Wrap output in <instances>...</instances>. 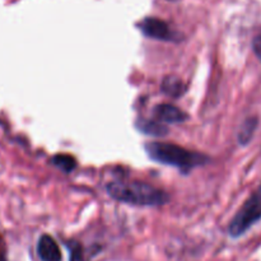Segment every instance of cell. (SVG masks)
Wrapping results in <instances>:
<instances>
[{"instance_id": "obj_1", "label": "cell", "mask_w": 261, "mask_h": 261, "mask_svg": "<svg viewBox=\"0 0 261 261\" xmlns=\"http://www.w3.org/2000/svg\"><path fill=\"white\" fill-rule=\"evenodd\" d=\"M106 190L115 200L137 206H158L170 200L163 190L140 181H112Z\"/></svg>"}, {"instance_id": "obj_2", "label": "cell", "mask_w": 261, "mask_h": 261, "mask_svg": "<svg viewBox=\"0 0 261 261\" xmlns=\"http://www.w3.org/2000/svg\"><path fill=\"white\" fill-rule=\"evenodd\" d=\"M148 157L161 165L176 167L181 171H191L193 168L205 165L209 162L206 155L196 152H190L180 145L171 143L152 142L144 145Z\"/></svg>"}, {"instance_id": "obj_3", "label": "cell", "mask_w": 261, "mask_h": 261, "mask_svg": "<svg viewBox=\"0 0 261 261\" xmlns=\"http://www.w3.org/2000/svg\"><path fill=\"white\" fill-rule=\"evenodd\" d=\"M261 219V188L257 189L237 212L234 218L229 223V236L237 239L246 233L255 223Z\"/></svg>"}, {"instance_id": "obj_4", "label": "cell", "mask_w": 261, "mask_h": 261, "mask_svg": "<svg viewBox=\"0 0 261 261\" xmlns=\"http://www.w3.org/2000/svg\"><path fill=\"white\" fill-rule=\"evenodd\" d=\"M139 30L147 37L154 38L161 41H173L176 40V35L172 32L167 23L158 18L148 17L143 19L139 24Z\"/></svg>"}, {"instance_id": "obj_5", "label": "cell", "mask_w": 261, "mask_h": 261, "mask_svg": "<svg viewBox=\"0 0 261 261\" xmlns=\"http://www.w3.org/2000/svg\"><path fill=\"white\" fill-rule=\"evenodd\" d=\"M153 117L158 121L168 122V124H178V122H184L189 119L186 112L170 103L157 105L153 109Z\"/></svg>"}, {"instance_id": "obj_6", "label": "cell", "mask_w": 261, "mask_h": 261, "mask_svg": "<svg viewBox=\"0 0 261 261\" xmlns=\"http://www.w3.org/2000/svg\"><path fill=\"white\" fill-rule=\"evenodd\" d=\"M37 254L42 261H61L60 247L48 234H43L38 240Z\"/></svg>"}, {"instance_id": "obj_7", "label": "cell", "mask_w": 261, "mask_h": 261, "mask_svg": "<svg viewBox=\"0 0 261 261\" xmlns=\"http://www.w3.org/2000/svg\"><path fill=\"white\" fill-rule=\"evenodd\" d=\"M137 129L148 137L162 138L168 134V127L158 120H138Z\"/></svg>"}, {"instance_id": "obj_8", "label": "cell", "mask_w": 261, "mask_h": 261, "mask_svg": "<svg viewBox=\"0 0 261 261\" xmlns=\"http://www.w3.org/2000/svg\"><path fill=\"white\" fill-rule=\"evenodd\" d=\"M161 89L165 94H167L168 97H173V98H177V97L182 96L186 92V86L184 84V82L181 81L177 76H166L162 82V86Z\"/></svg>"}, {"instance_id": "obj_9", "label": "cell", "mask_w": 261, "mask_h": 261, "mask_svg": "<svg viewBox=\"0 0 261 261\" xmlns=\"http://www.w3.org/2000/svg\"><path fill=\"white\" fill-rule=\"evenodd\" d=\"M256 126H257V120L255 119V117L254 119H247L246 121L242 124L241 129H240L239 132V137H237L239 138L240 144L246 145L247 143H250L255 130H256Z\"/></svg>"}, {"instance_id": "obj_10", "label": "cell", "mask_w": 261, "mask_h": 261, "mask_svg": "<svg viewBox=\"0 0 261 261\" xmlns=\"http://www.w3.org/2000/svg\"><path fill=\"white\" fill-rule=\"evenodd\" d=\"M51 163H53L55 167H58L59 170H61L63 172H71L74 168L76 167V161L75 158L71 157L69 154H56L55 157H53L51 160Z\"/></svg>"}, {"instance_id": "obj_11", "label": "cell", "mask_w": 261, "mask_h": 261, "mask_svg": "<svg viewBox=\"0 0 261 261\" xmlns=\"http://www.w3.org/2000/svg\"><path fill=\"white\" fill-rule=\"evenodd\" d=\"M70 261H86L83 250H82V246L79 244L70 245Z\"/></svg>"}, {"instance_id": "obj_12", "label": "cell", "mask_w": 261, "mask_h": 261, "mask_svg": "<svg viewBox=\"0 0 261 261\" xmlns=\"http://www.w3.org/2000/svg\"><path fill=\"white\" fill-rule=\"evenodd\" d=\"M252 50H254L257 59L261 61V33L255 36L254 41H252Z\"/></svg>"}, {"instance_id": "obj_13", "label": "cell", "mask_w": 261, "mask_h": 261, "mask_svg": "<svg viewBox=\"0 0 261 261\" xmlns=\"http://www.w3.org/2000/svg\"><path fill=\"white\" fill-rule=\"evenodd\" d=\"M0 261H7V260H5L4 255H3V252H0Z\"/></svg>"}, {"instance_id": "obj_14", "label": "cell", "mask_w": 261, "mask_h": 261, "mask_svg": "<svg viewBox=\"0 0 261 261\" xmlns=\"http://www.w3.org/2000/svg\"><path fill=\"white\" fill-rule=\"evenodd\" d=\"M0 252H2V251H0Z\"/></svg>"}]
</instances>
